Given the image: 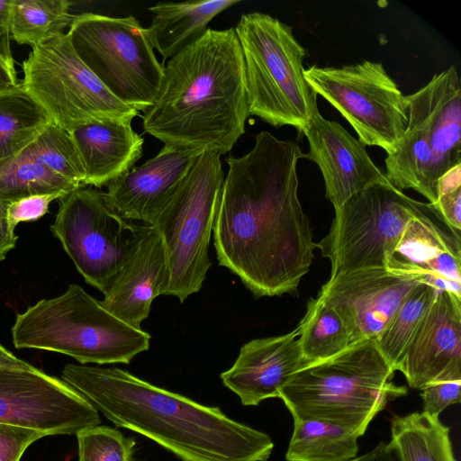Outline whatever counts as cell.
Wrapping results in <instances>:
<instances>
[{"label":"cell","mask_w":461,"mask_h":461,"mask_svg":"<svg viewBox=\"0 0 461 461\" xmlns=\"http://www.w3.org/2000/svg\"><path fill=\"white\" fill-rule=\"evenodd\" d=\"M298 143L268 131L242 157L229 156L213 243L219 265L257 297L296 292L316 243L298 198Z\"/></svg>","instance_id":"6da1fadb"},{"label":"cell","mask_w":461,"mask_h":461,"mask_svg":"<svg viewBox=\"0 0 461 461\" xmlns=\"http://www.w3.org/2000/svg\"><path fill=\"white\" fill-rule=\"evenodd\" d=\"M61 379L118 427L157 442L183 461H267L274 443L220 408L146 382L118 367L68 364Z\"/></svg>","instance_id":"7a4b0ae2"},{"label":"cell","mask_w":461,"mask_h":461,"mask_svg":"<svg viewBox=\"0 0 461 461\" xmlns=\"http://www.w3.org/2000/svg\"><path fill=\"white\" fill-rule=\"evenodd\" d=\"M249 116L243 55L230 27L208 28L169 59L141 118L145 132L164 145L221 156L244 134Z\"/></svg>","instance_id":"3957f363"},{"label":"cell","mask_w":461,"mask_h":461,"mask_svg":"<svg viewBox=\"0 0 461 461\" xmlns=\"http://www.w3.org/2000/svg\"><path fill=\"white\" fill-rule=\"evenodd\" d=\"M394 372L375 340H364L303 366L279 398L294 419L326 421L360 437L378 412L407 394L393 382Z\"/></svg>","instance_id":"277c9868"},{"label":"cell","mask_w":461,"mask_h":461,"mask_svg":"<svg viewBox=\"0 0 461 461\" xmlns=\"http://www.w3.org/2000/svg\"><path fill=\"white\" fill-rule=\"evenodd\" d=\"M11 333L16 348L61 353L81 365L129 364L150 343L148 332L116 317L76 284L18 313Z\"/></svg>","instance_id":"5b68a950"},{"label":"cell","mask_w":461,"mask_h":461,"mask_svg":"<svg viewBox=\"0 0 461 461\" xmlns=\"http://www.w3.org/2000/svg\"><path fill=\"white\" fill-rule=\"evenodd\" d=\"M244 60L249 115L303 132L319 113L304 77L306 50L292 28L260 12L244 14L234 28Z\"/></svg>","instance_id":"8992f818"},{"label":"cell","mask_w":461,"mask_h":461,"mask_svg":"<svg viewBox=\"0 0 461 461\" xmlns=\"http://www.w3.org/2000/svg\"><path fill=\"white\" fill-rule=\"evenodd\" d=\"M223 181L221 155L203 151L152 224L168 263L165 294L181 303L201 290L212 267L208 250Z\"/></svg>","instance_id":"52a82bcc"},{"label":"cell","mask_w":461,"mask_h":461,"mask_svg":"<svg viewBox=\"0 0 461 461\" xmlns=\"http://www.w3.org/2000/svg\"><path fill=\"white\" fill-rule=\"evenodd\" d=\"M23 71L24 89L44 108L51 122L68 131L94 122L131 123L139 114L87 68L67 32L32 47Z\"/></svg>","instance_id":"ba28073f"},{"label":"cell","mask_w":461,"mask_h":461,"mask_svg":"<svg viewBox=\"0 0 461 461\" xmlns=\"http://www.w3.org/2000/svg\"><path fill=\"white\" fill-rule=\"evenodd\" d=\"M67 33L81 60L116 98L138 112L153 104L164 66L134 16L83 13Z\"/></svg>","instance_id":"9c48e42d"},{"label":"cell","mask_w":461,"mask_h":461,"mask_svg":"<svg viewBox=\"0 0 461 461\" xmlns=\"http://www.w3.org/2000/svg\"><path fill=\"white\" fill-rule=\"evenodd\" d=\"M388 184L371 185L335 210L328 234L316 248L331 264L330 276L358 268L386 267L406 227L433 212Z\"/></svg>","instance_id":"30bf717a"},{"label":"cell","mask_w":461,"mask_h":461,"mask_svg":"<svg viewBox=\"0 0 461 461\" xmlns=\"http://www.w3.org/2000/svg\"><path fill=\"white\" fill-rule=\"evenodd\" d=\"M146 226L113 212L104 192L81 186L59 199L50 230L85 281L104 294Z\"/></svg>","instance_id":"8fae6325"},{"label":"cell","mask_w":461,"mask_h":461,"mask_svg":"<svg viewBox=\"0 0 461 461\" xmlns=\"http://www.w3.org/2000/svg\"><path fill=\"white\" fill-rule=\"evenodd\" d=\"M304 77L349 122L365 146L380 147L387 155L396 149L407 127L408 103L382 63L312 65Z\"/></svg>","instance_id":"7c38bea8"},{"label":"cell","mask_w":461,"mask_h":461,"mask_svg":"<svg viewBox=\"0 0 461 461\" xmlns=\"http://www.w3.org/2000/svg\"><path fill=\"white\" fill-rule=\"evenodd\" d=\"M0 423L51 436L77 434L101 420L80 393L32 366L0 368Z\"/></svg>","instance_id":"4fadbf2b"},{"label":"cell","mask_w":461,"mask_h":461,"mask_svg":"<svg viewBox=\"0 0 461 461\" xmlns=\"http://www.w3.org/2000/svg\"><path fill=\"white\" fill-rule=\"evenodd\" d=\"M421 282L388 267L358 268L330 276L316 297L339 312L353 345L375 340Z\"/></svg>","instance_id":"5bb4252c"},{"label":"cell","mask_w":461,"mask_h":461,"mask_svg":"<svg viewBox=\"0 0 461 461\" xmlns=\"http://www.w3.org/2000/svg\"><path fill=\"white\" fill-rule=\"evenodd\" d=\"M412 389L461 380V299L438 290L395 366Z\"/></svg>","instance_id":"9a60e30c"},{"label":"cell","mask_w":461,"mask_h":461,"mask_svg":"<svg viewBox=\"0 0 461 461\" xmlns=\"http://www.w3.org/2000/svg\"><path fill=\"white\" fill-rule=\"evenodd\" d=\"M203 151L164 145L155 157L111 182L106 202L124 220L152 226Z\"/></svg>","instance_id":"2e32d148"},{"label":"cell","mask_w":461,"mask_h":461,"mask_svg":"<svg viewBox=\"0 0 461 461\" xmlns=\"http://www.w3.org/2000/svg\"><path fill=\"white\" fill-rule=\"evenodd\" d=\"M303 133L309 143L307 158L321 169L326 198L335 210L362 190L389 183L372 161L366 146L339 123L319 113Z\"/></svg>","instance_id":"e0dca14e"},{"label":"cell","mask_w":461,"mask_h":461,"mask_svg":"<svg viewBox=\"0 0 461 461\" xmlns=\"http://www.w3.org/2000/svg\"><path fill=\"white\" fill-rule=\"evenodd\" d=\"M460 241L434 211L410 221L386 267L461 299Z\"/></svg>","instance_id":"ac0fdd59"},{"label":"cell","mask_w":461,"mask_h":461,"mask_svg":"<svg viewBox=\"0 0 461 461\" xmlns=\"http://www.w3.org/2000/svg\"><path fill=\"white\" fill-rule=\"evenodd\" d=\"M305 365L296 328L284 335L247 342L221 379L243 405H258L266 399L279 398L282 387Z\"/></svg>","instance_id":"d6986e66"},{"label":"cell","mask_w":461,"mask_h":461,"mask_svg":"<svg viewBox=\"0 0 461 461\" xmlns=\"http://www.w3.org/2000/svg\"><path fill=\"white\" fill-rule=\"evenodd\" d=\"M169 269L164 244L158 230L147 225L141 239L122 265L102 304L129 325L140 329L153 300L165 294Z\"/></svg>","instance_id":"ffe728a7"},{"label":"cell","mask_w":461,"mask_h":461,"mask_svg":"<svg viewBox=\"0 0 461 461\" xmlns=\"http://www.w3.org/2000/svg\"><path fill=\"white\" fill-rule=\"evenodd\" d=\"M69 133L82 162L85 186L108 185L132 168L142 156L144 140L131 122L88 123Z\"/></svg>","instance_id":"44dd1931"},{"label":"cell","mask_w":461,"mask_h":461,"mask_svg":"<svg viewBox=\"0 0 461 461\" xmlns=\"http://www.w3.org/2000/svg\"><path fill=\"white\" fill-rule=\"evenodd\" d=\"M433 154V177L461 165V84L456 68L434 75L420 88Z\"/></svg>","instance_id":"7402d4cb"},{"label":"cell","mask_w":461,"mask_h":461,"mask_svg":"<svg viewBox=\"0 0 461 461\" xmlns=\"http://www.w3.org/2000/svg\"><path fill=\"white\" fill-rule=\"evenodd\" d=\"M408 123L396 148L385 158V177L398 190L413 189L434 204L438 198L433 177L430 146L424 100L421 91L406 95Z\"/></svg>","instance_id":"603a6c76"},{"label":"cell","mask_w":461,"mask_h":461,"mask_svg":"<svg viewBox=\"0 0 461 461\" xmlns=\"http://www.w3.org/2000/svg\"><path fill=\"white\" fill-rule=\"evenodd\" d=\"M240 2L188 0L149 6L152 20L146 32L151 46L164 59H171L197 41L216 15Z\"/></svg>","instance_id":"cb8c5ba5"},{"label":"cell","mask_w":461,"mask_h":461,"mask_svg":"<svg viewBox=\"0 0 461 461\" xmlns=\"http://www.w3.org/2000/svg\"><path fill=\"white\" fill-rule=\"evenodd\" d=\"M51 122L22 83L0 90V162L17 156Z\"/></svg>","instance_id":"d4e9b609"},{"label":"cell","mask_w":461,"mask_h":461,"mask_svg":"<svg viewBox=\"0 0 461 461\" xmlns=\"http://www.w3.org/2000/svg\"><path fill=\"white\" fill-rule=\"evenodd\" d=\"M390 441L399 461H456L449 428L426 412L395 415L391 420Z\"/></svg>","instance_id":"484cf974"},{"label":"cell","mask_w":461,"mask_h":461,"mask_svg":"<svg viewBox=\"0 0 461 461\" xmlns=\"http://www.w3.org/2000/svg\"><path fill=\"white\" fill-rule=\"evenodd\" d=\"M352 431L317 420L294 419L286 452L288 461H349L357 456V438Z\"/></svg>","instance_id":"4316f807"},{"label":"cell","mask_w":461,"mask_h":461,"mask_svg":"<svg viewBox=\"0 0 461 461\" xmlns=\"http://www.w3.org/2000/svg\"><path fill=\"white\" fill-rule=\"evenodd\" d=\"M297 329L306 365L330 357L350 346L349 334L341 315L317 297L308 301Z\"/></svg>","instance_id":"83f0119b"},{"label":"cell","mask_w":461,"mask_h":461,"mask_svg":"<svg viewBox=\"0 0 461 461\" xmlns=\"http://www.w3.org/2000/svg\"><path fill=\"white\" fill-rule=\"evenodd\" d=\"M68 0H13L9 36L32 48L69 28L75 15Z\"/></svg>","instance_id":"f1b7e54d"},{"label":"cell","mask_w":461,"mask_h":461,"mask_svg":"<svg viewBox=\"0 0 461 461\" xmlns=\"http://www.w3.org/2000/svg\"><path fill=\"white\" fill-rule=\"evenodd\" d=\"M438 291L428 283L418 284L375 340L378 350L394 371Z\"/></svg>","instance_id":"f546056e"},{"label":"cell","mask_w":461,"mask_h":461,"mask_svg":"<svg viewBox=\"0 0 461 461\" xmlns=\"http://www.w3.org/2000/svg\"><path fill=\"white\" fill-rule=\"evenodd\" d=\"M79 187L45 166L18 156L0 162V200L4 202L32 194H68Z\"/></svg>","instance_id":"4dcf8cb0"},{"label":"cell","mask_w":461,"mask_h":461,"mask_svg":"<svg viewBox=\"0 0 461 461\" xmlns=\"http://www.w3.org/2000/svg\"><path fill=\"white\" fill-rule=\"evenodd\" d=\"M17 156L85 186V172L74 140L69 131L53 122Z\"/></svg>","instance_id":"1f68e13d"},{"label":"cell","mask_w":461,"mask_h":461,"mask_svg":"<svg viewBox=\"0 0 461 461\" xmlns=\"http://www.w3.org/2000/svg\"><path fill=\"white\" fill-rule=\"evenodd\" d=\"M76 435L78 461H133L135 440L116 429L99 424Z\"/></svg>","instance_id":"d6a6232c"},{"label":"cell","mask_w":461,"mask_h":461,"mask_svg":"<svg viewBox=\"0 0 461 461\" xmlns=\"http://www.w3.org/2000/svg\"><path fill=\"white\" fill-rule=\"evenodd\" d=\"M438 198L433 205L443 221L460 233L461 228V165L441 176L437 185Z\"/></svg>","instance_id":"836d02e7"},{"label":"cell","mask_w":461,"mask_h":461,"mask_svg":"<svg viewBox=\"0 0 461 461\" xmlns=\"http://www.w3.org/2000/svg\"><path fill=\"white\" fill-rule=\"evenodd\" d=\"M64 193L32 194L8 203L7 219L12 228L20 222L34 221L43 217L51 202L66 196Z\"/></svg>","instance_id":"e575fe53"},{"label":"cell","mask_w":461,"mask_h":461,"mask_svg":"<svg viewBox=\"0 0 461 461\" xmlns=\"http://www.w3.org/2000/svg\"><path fill=\"white\" fill-rule=\"evenodd\" d=\"M43 437L34 429L0 423V461H20L24 451Z\"/></svg>","instance_id":"d590c367"},{"label":"cell","mask_w":461,"mask_h":461,"mask_svg":"<svg viewBox=\"0 0 461 461\" xmlns=\"http://www.w3.org/2000/svg\"><path fill=\"white\" fill-rule=\"evenodd\" d=\"M461 380L443 381L429 384L420 389L423 411L432 417L439 414L448 406L460 402Z\"/></svg>","instance_id":"8d00e7d4"},{"label":"cell","mask_w":461,"mask_h":461,"mask_svg":"<svg viewBox=\"0 0 461 461\" xmlns=\"http://www.w3.org/2000/svg\"><path fill=\"white\" fill-rule=\"evenodd\" d=\"M10 36H0V90L19 85L9 45Z\"/></svg>","instance_id":"74e56055"},{"label":"cell","mask_w":461,"mask_h":461,"mask_svg":"<svg viewBox=\"0 0 461 461\" xmlns=\"http://www.w3.org/2000/svg\"><path fill=\"white\" fill-rule=\"evenodd\" d=\"M7 202L0 200V262L15 248L18 237L7 219Z\"/></svg>","instance_id":"f35d334b"},{"label":"cell","mask_w":461,"mask_h":461,"mask_svg":"<svg viewBox=\"0 0 461 461\" xmlns=\"http://www.w3.org/2000/svg\"><path fill=\"white\" fill-rule=\"evenodd\" d=\"M349 461H399L391 442H380L371 451Z\"/></svg>","instance_id":"ab89813d"},{"label":"cell","mask_w":461,"mask_h":461,"mask_svg":"<svg viewBox=\"0 0 461 461\" xmlns=\"http://www.w3.org/2000/svg\"><path fill=\"white\" fill-rule=\"evenodd\" d=\"M32 366L0 344V368H30Z\"/></svg>","instance_id":"60d3db41"},{"label":"cell","mask_w":461,"mask_h":461,"mask_svg":"<svg viewBox=\"0 0 461 461\" xmlns=\"http://www.w3.org/2000/svg\"><path fill=\"white\" fill-rule=\"evenodd\" d=\"M13 0H0V36H9Z\"/></svg>","instance_id":"b9f144b4"}]
</instances>
